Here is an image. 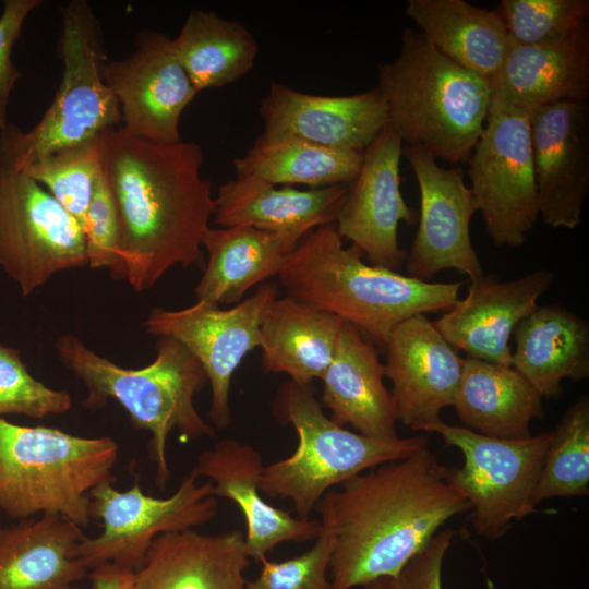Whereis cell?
<instances>
[{
  "mask_svg": "<svg viewBox=\"0 0 589 589\" xmlns=\"http://www.w3.org/2000/svg\"><path fill=\"white\" fill-rule=\"evenodd\" d=\"M99 144L121 227L120 260L111 276L142 292L177 265L202 267V239L215 209L211 181L201 175L202 147L152 142L120 125L100 133Z\"/></svg>",
  "mask_w": 589,
  "mask_h": 589,
  "instance_id": "obj_1",
  "label": "cell"
},
{
  "mask_svg": "<svg viewBox=\"0 0 589 589\" xmlns=\"http://www.w3.org/2000/svg\"><path fill=\"white\" fill-rule=\"evenodd\" d=\"M449 468L428 446L350 478L315 509L333 537V589L397 575L453 517L469 513Z\"/></svg>",
  "mask_w": 589,
  "mask_h": 589,
  "instance_id": "obj_2",
  "label": "cell"
},
{
  "mask_svg": "<svg viewBox=\"0 0 589 589\" xmlns=\"http://www.w3.org/2000/svg\"><path fill=\"white\" fill-rule=\"evenodd\" d=\"M335 224L308 232L287 254L278 274L286 294L330 313L385 345L405 320L447 311L464 283H431L366 264L346 248Z\"/></svg>",
  "mask_w": 589,
  "mask_h": 589,
  "instance_id": "obj_3",
  "label": "cell"
},
{
  "mask_svg": "<svg viewBox=\"0 0 589 589\" xmlns=\"http://www.w3.org/2000/svg\"><path fill=\"white\" fill-rule=\"evenodd\" d=\"M387 125L402 144L449 164L467 163L486 120L489 82L405 28L397 57L378 67Z\"/></svg>",
  "mask_w": 589,
  "mask_h": 589,
  "instance_id": "obj_4",
  "label": "cell"
},
{
  "mask_svg": "<svg viewBox=\"0 0 589 589\" xmlns=\"http://www.w3.org/2000/svg\"><path fill=\"white\" fill-rule=\"evenodd\" d=\"M56 350L62 364L85 385L86 408H101L115 400L134 428L149 432V456L159 489L170 477L167 440L172 431L183 441L215 435L216 430L194 405L195 395L208 384L207 375L199 360L175 339L158 337L155 360L135 370L99 356L73 334L60 336Z\"/></svg>",
  "mask_w": 589,
  "mask_h": 589,
  "instance_id": "obj_5",
  "label": "cell"
},
{
  "mask_svg": "<svg viewBox=\"0 0 589 589\" xmlns=\"http://www.w3.org/2000/svg\"><path fill=\"white\" fill-rule=\"evenodd\" d=\"M119 445L110 436L83 437L59 429L0 418V513L23 520L58 515L91 524V492L115 482Z\"/></svg>",
  "mask_w": 589,
  "mask_h": 589,
  "instance_id": "obj_6",
  "label": "cell"
},
{
  "mask_svg": "<svg viewBox=\"0 0 589 589\" xmlns=\"http://www.w3.org/2000/svg\"><path fill=\"white\" fill-rule=\"evenodd\" d=\"M276 417L298 434L296 450L264 466L260 489L269 498H287L309 520L326 492L382 464L428 446L425 435L375 438L352 432L325 414L311 385L286 381L274 402Z\"/></svg>",
  "mask_w": 589,
  "mask_h": 589,
  "instance_id": "obj_7",
  "label": "cell"
},
{
  "mask_svg": "<svg viewBox=\"0 0 589 589\" xmlns=\"http://www.w3.org/2000/svg\"><path fill=\"white\" fill-rule=\"evenodd\" d=\"M61 19L63 71L51 105L28 131L15 124L0 130V165L15 171L121 124L119 103L104 79L103 33L92 7L70 1L61 7Z\"/></svg>",
  "mask_w": 589,
  "mask_h": 589,
  "instance_id": "obj_8",
  "label": "cell"
},
{
  "mask_svg": "<svg viewBox=\"0 0 589 589\" xmlns=\"http://www.w3.org/2000/svg\"><path fill=\"white\" fill-rule=\"evenodd\" d=\"M420 432L436 433L461 452L464 464L449 468V479L470 504V520L477 534L498 539L513 522L537 513L533 491L552 432L501 438L442 419Z\"/></svg>",
  "mask_w": 589,
  "mask_h": 589,
  "instance_id": "obj_9",
  "label": "cell"
},
{
  "mask_svg": "<svg viewBox=\"0 0 589 589\" xmlns=\"http://www.w3.org/2000/svg\"><path fill=\"white\" fill-rule=\"evenodd\" d=\"M112 483L105 482L89 494L92 518L103 522V531L79 543L77 555L88 569L113 563L136 573L157 536L194 529L217 514L212 482L200 483L192 470L165 498L145 494L137 481L124 492Z\"/></svg>",
  "mask_w": 589,
  "mask_h": 589,
  "instance_id": "obj_10",
  "label": "cell"
},
{
  "mask_svg": "<svg viewBox=\"0 0 589 589\" xmlns=\"http://www.w3.org/2000/svg\"><path fill=\"white\" fill-rule=\"evenodd\" d=\"M87 266L77 220L38 182L0 165V267L32 294L56 273Z\"/></svg>",
  "mask_w": 589,
  "mask_h": 589,
  "instance_id": "obj_11",
  "label": "cell"
},
{
  "mask_svg": "<svg viewBox=\"0 0 589 589\" xmlns=\"http://www.w3.org/2000/svg\"><path fill=\"white\" fill-rule=\"evenodd\" d=\"M470 190L495 247L524 244L539 220L528 113L490 109L467 160Z\"/></svg>",
  "mask_w": 589,
  "mask_h": 589,
  "instance_id": "obj_12",
  "label": "cell"
},
{
  "mask_svg": "<svg viewBox=\"0 0 589 589\" xmlns=\"http://www.w3.org/2000/svg\"><path fill=\"white\" fill-rule=\"evenodd\" d=\"M278 297L277 287L264 283L247 299L230 309L196 300L181 310L153 309L145 330L181 344L203 366L211 385L208 418L215 430L231 423L230 386L245 356L260 347V326L266 306Z\"/></svg>",
  "mask_w": 589,
  "mask_h": 589,
  "instance_id": "obj_13",
  "label": "cell"
},
{
  "mask_svg": "<svg viewBox=\"0 0 589 589\" xmlns=\"http://www.w3.org/2000/svg\"><path fill=\"white\" fill-rule=\"evenodd\" d=\"M420 193L418 229L406 256L408 276L429 281L445 269H455L474 280L484 275L472 245L470 223L478 212L460 167H442L419 147L405 146Z\"/></svg>",
  "mask_w": 589,
  "mask_h": 589,
  "instance_id": "obj_14",
  "label": "cell"
},
{
  "mask_svg": "<svg viewBox=\"0 0 589 589\" xmlns=\"http://www.w3.org/2000/svg\"><path fill=\"white\" fill-rule=\"evenodd\" d=\"M104 79L120 106V128L156 143L180 140V118L199 93L179 62L171 38L142 32L129 57L104 63Z\"/></svg>",
  "mask_w": 589,
  "mask_h": 589,
  "instance_id": "obj_15",
  "label": "cell"
},
{
  "mask_svg": "<svg viewBox=\"0 0 589 589\" xmlns=\"http://www.w3.org/2000/svg\"><path fill=\"white\" fill-rule=\"evenodd\" d=\"M402 148L399 136L386 125L364 149L334 223L340 237L351 241L371 265L393 271L407 256L398 244V226L418 220L400 192Z\"/></svg>",
  "mask_w": 589,
  "mask_h": 589,
  "instance_id": "obj_16",
  "label": "cell"
},
{
  "mask_svg": "<svg viewBox=\"0 0 589 589\" xmlns=\"http://www.w3.org/2000/svg\"><path fill=\"white\" fill-rule=\"evenodd\" d=\"M528 116L539 219L573 230L581 223L589 191L587 101H560Z\"/></svg>",
  "mask_w": 589,
  "mask_h": 589,
  "instance_id": "obj_17",
  "label": "cell"
},
{
  "mask_svg": "<svg viewBox=\"0 0 589 589\" xmlns=\"http://www.w3.org/2000/svg\"><path fill=\"white\" fill-rule=\"evenodd\" d=\"M384 346L385 377L392 383L397 422L420 432L454 405L464 358L425 314L399 323Z\"/></svg>",
  "mask_w": 589,
  "mask_h": 589,
  "instance_id": "obj_18",
  "label": "cell"
},
{
  "mask_svg": "<svg viewBox=\"0 0 589 589\" xmlns=\"http://www.w3.org/2000/svg\"><path fill=\"white\" fill-rule=\"evenodd\" d=\"M554 273L539 268L509 281L489 274L471 280L466 296L434 325L467 358L512 365L510 339L516 326L551 287Z\"/></svg>",
  "mask_w": 589,
  "mask_h": 589,
  "instance_id": "obj_19",
  "label": "cell"
},
{
  "mask_svg": "<svg viewBox=\"0 0 589 589\" xmlns=\"http://www.w3.org/2000/svg\"><path fill=\"white\" fill-rule=\"evenodd\" d=\"M263 133L302 139L320 146L364 149L387 125L377 87L346 96L308 94L273 82L260 105Z\"/></svg>",
  "mask_w": 589,
  "mask_h": 589,
  "instance_id": "obj_20",
  "label": "cell"
},
{
  "mask_svg": "<svg viewBox=\"0 0 589 589\" xmlns=\"http://www.w3.org/2000/svg\"><path fill=\"white\" fill-rule=\"evenodd\" d=\"M264 469L261 453L235 438H224L204 450L191 469L197 478L213 484V495L233 502L245 521V550L250 558L262 562L283 542L314 540L317 520H303L269 504L260 483Z\"/></svg>",
  "mask_w": 589,
  "mask_h": 589,
  "instance_id": "obj_21",
  "label": "cell"
},
{
  "mask_svg": "<svg viewBox=\"0 0 589 589\" xmlns=\"http://www.w3.org/2000/svg\"><path fill=\"white\" fill-rule=\"evenodd\" d=\"M489 85L490 109L529 113L560 101H587L589 25L550 45H518L508 38L502 67Z\"/></svg>",
  "mask_w": 589,
  "mask_h": 589,
  "instance_id": "obj_22",
  "label": "cell"
},
{
  "mask_svg": "<svg viewBox=\"0 0 589 589\" xmlns=\"http://www.w3.org/2000/svg\"><path fill=\"white\" fill-rule=\"evenodd\" d=\"M249 564L244 533L238 529L165 532L151 543L133 589H247Z\"/></svg>",
  "mask_w": 589,
  "mask_h": 589,
  "instance_id": "obj_23",
  "label": "cell"
},
{
  "mask_svg": "<svg viewBox=\"0 0 589 589\" xmlns=\"http://www.w3.org/2000/svg\"><path fill=\"white\" fill-rule=\"evenodd\" d=\"M385 366L377 350L352 324L344 322L334 358L321 376L322 404L340 426L375 438L398 437Z\"/></svg>",
  "mask_w": 589,
  "mask_h": 589,
  "instance_id": "obj_24",
  "label": "cell"
},
{
  "mask_svg": "<svg viewBox=\"0 0 589 589\" xmlns=\"http://www.w3.org/2000/svg\"><path fill=\"white\" fill-rule=\"evenodd\" d=\"M349 184L299 190L251 176H236L218 188L213 215L219 227L250 226L305 236L335 223Z\"/></svg>",
  "mask_w": 589,
  "mask_h": 589,
  "instance_id": "obj_25",
  "label": "cell"
},
{
  "mask_svg": "<svg viewBox=\"0 0 589 589\" xmlns=\"http://www.w3.org/2000/svg\"><path fill=\"white\" fill-rule=\"evenodd\" d=\"M85 534L58 515L0 528V589H76L88 575L77 555Z\"/></svg>",
  "mask_w": 589,
  "mask_h": 589,
  "instance_id": "obj_26",
  "label": "cell"
},
{
  "mask_svg": "<svg viewBox=\"0 0 589 589\" xmlns=\"http://www.w3.org/2000/svg\"><path fill=\"white\" fill-rule=\"evenodd\" d=\"M512 366L542 397H556L563 381L589 377V325L565 306L537 305L512 336Z\"/></svg>",
  "mask_w": 589,
  "mask_h": 589,
  "instance_id": "obj_27",
  "label": "cell"
},
{
  "mask_svg": "<svg viewBox=\"0 0 589 589\" xmlns=\"http://www.w3.org/2000/svg\"><path fill=\"white\" fill-rule=\"evenodd\" d=\"M303 237L250 226L209 227L202 239L207 263L195 287L196 300L238 304L252 287L278 276Z\"/></svg>",
  "mask_w": 589,
  "mask_h": 589,
  "instance_id": "obj_28",
  "label": "cell"
},
{
  "mask_svg": "<svg viewBox=\"0 0 589 589\" xmlns=\"http://www.w3.org/2000/svg\"><path fill=\"white\" fill-rule=\"evenodd\" d=\"M342 324L339 317L292 297H276L260 326L264 370L311 385L330 364Z\"/></svg>",
  "mask_w": 589,
  "mask_h": 589,
  "instance_id": "obj_29",
  "label": "cell"
},
{
  "mask_svg": "<svg viewBox=\"0 0 589 589\" xmlns=\"http://www.w3.org/2000/svg\"><path fill=\"white\" fill-rule=\"evenodd\" d=\"M542 396L512 365L464 358L453 407L461 426L501 438H522L543 418Z\"/></svg>",
  "mask_w": 589,
  "mask_h": 589,
  "instance_id": "obj_30",
  "label": "cell"
},
{
  "mask_svg": "<svg viewBox=\"0 0 589 589\" xmlns=\"http://www.w3.org/2000/svg\"><path fill=\"white\" fill-rule=\"evenodd\" d=\"M405 15L436 50L488 82L501 69L508 34L497 10L465 0H408Z\"/></svg>",
  "mask_w": 589,
  "mask_h": 589,
  "instance_id": "obj_31",
  "label": "cell"
},
{
  "mask_svg": "<svg viewBox=\"0 0 589 589\" xmlns=\"http://www.w3.org/2000/svg\"><path fill=\"white\" fill-rule=\"evenodd\" d=\"M171 43L199 93L238 81L253 68L259 51L241 22L204 10H192Z\"/></svg>",
  "mask_w": 589,
  "mask_h": 589,
  "instance_id": "obj_32",
  "label": "cell"
},
{
  "mask_svg": "<svg viewBox=\"0 0 589 589\" xmlns=\"http://www.w3.org/2000/svg\"><path fill=\"white\" fill-rule=\"evenodd\" d=\"M363 152L324 147L294 136L260 134L233 159L236 176H251L273 184H303L310 189L350 184Z\"/></svg>",
  "mask_w": 589,
  "mask_h": 589,
  "instance_id": "obj_33",
  "label": "cell"
},
{
  "mask_svg": "<svg viewBox=\"0 0 589 589\" xmlns=\"http://www.w3.org/2000/svg\"><path fill=\"white\" fill-rule=\"evenodd\" d=\"M552 432L533 502L589 493V398L580 397Z\"/></svg>",
  "mask_w": 589,
  "mask_h": 589,
  "instance_id": "obj_34",
  "label": "cell"
},
{
  "mask_svg": "<svg viewBox=\"0 0 589 589\" xmlns=\"http://www.w3.org/2000/svg\"><path fill=\"white\" fill-rule=\"evenodd\" d=\"M41 184L81 225L101 172L99 135L50 153L23 171Z\"/></svg>",
  "mask_w": 589,
  "mask_h": 589,
  "instance_id": "obj_35",
  "label": "cell"
},
{
  "mask_svg": "<svg viewBox=\"0 0 589 589\" xmlns=\"http://www.w3.org/2000/svg\"><path fill=\"white\" fill-rule=\"evenodd\" d=\"M508 38L526 46L562 41L588 24V0H503L497 10Z\"/></svg>",
  "mask_w": 589,
  "mask_h": 589,
  "instance_id": "obj_36",
  "label": "cell"
},
{
  "mask_svg": "<svg viewBox=\"0 0 589 589\" xmlns=\"http://www.w3.org/2000/svg\"><path fill=\"white\" fill-rule=\"evenodd\" d=\"M71 407L67 390L51 388L34 377L21 352L0 342V418L21 414L41 419Z\"/></svg>",
  "mask_w": 589,
  "mask_h": 589,
  "instance_id": "obj_37",
  "label": "cell"
},
{
  "mask_svg": "<svg viewBox=\"0 0 589 589\" xmlns=\"http://www.w3.org/2000/svg\"><path fill=\"white\" fill-rule=\"evenodd\" d=\"M314 540L308 551L292 558H264L259 575L247 582V589H333L328 576L333 537L321 526Z\"/></svg>",
  "mask_w": 589,
  "mask_h": 589,
  "instance_id": "obj_38",
  "label": "cell"
},
{
  "mask_svg": "<svg viewBox=\"0 0 589 589\" xmlns=\"http://www.w3.org/2000/svg\"><path fill=\"white\" fill-rule=\"evenodd\" d=\"M83 232L87 266L92 269L107 268L112 275L120 260L121 227L103 167L85 214Z\"/></svg>",
  "mask_w": 589,
  "mask_h": 589,
  "instance_id": "obj_39",
  "label": "cell"
},
{
  "mask_svg": "<svg viewBox=\"0 0 589 589\" xmlns=\"http://www.w3.org/2000/svg\"><path fill=\"white\" fill-rule=\"evenodd\" d=\"M454 536L450 529L440 530L397 575L375 579L363 589H443V564Z\"/></svg>",
  "mask_w": 589,
  "mask_h": 589,
  "instance_id": "obj_40",
  "label": "cell"
},
{
  "mask_svg": "<svg viewBox=\"0 0 589 589\" xmlns=\"http://www.w3.org/2000/svg\"><path fill=\"white\" fill-rule=\"evenodd\" d=\"M40 0H4L0 14V130L7 128L11 94L22 73L12 61L13 47L27 16Z\"/></svg>",
  "mask_w": 589,
  "mask_h": 589,
  "instance_id": "obj_41",
  "label": "cell"
},
{
  "mask_svg": "<svg viewBox=\"0 0 589 589\" xmlns=\"http://www.w3.org/2000/svg\"><path fill=\"white\" fill-rule=\"evenodd\" d=\"M91 589H133L135 572L113 563L99 564L87 575Z\"/></svg>",
  "mask_w": 589,
  "mask_h": 589,
  "instance_id": "obj_42",
  "label": "cell"
}]
</instances>
